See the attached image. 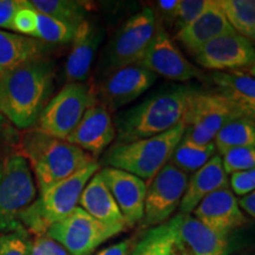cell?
I'll return each instance as SVG.
<instances>
[{
    "label": "cell",
    "mask_w": 255,
    "mask_h": 255,
    "mask_svg": "<svg viewBox=\"0 0 255 255\" xmlns=\"http://www.w3.org/2000/svg\"><path fill=\"white\" fill-rule=\"evenodd\" d=\"M157 20L150 7H144L122 25L105 50L102 65L108 72L138 64L157 32Z\"/></svg>",
    "instance_id": "8"
},
{
    "label": "cell",
    "mask_w": 255,
    "mask_h": 255,
    "mask_svg": "<svg viewBox=\"0 0 255 255\" xmlns=\"http://www.w3.org/2000/svg\"><path fill=\"white\" fill-rule=\"evenodd\" d=\"M229 186L232 191L239 196H246L255 190V167L251 170L231 175Z\"/></svg>",
    "instance_id": "35"
},
{
    "label": "cell",
    "mask_w": 255,
    "mask_h": 255,
    "mask_svg": "<svg viewBox=\"0 0 255 255\" xmlns=\"http://www.w3.org/2000/svg\"><path fill=\"white\" fill-rule=\"evenodd\" d=\"M226 174L251 170L255 167V148H234L221 155Z\"/></svg>",
    "instance_id": "32"
},
{
    "label": "cell",
    "mask_w": 255,
    "mask_h": 255,
    "mask_svg": "<svg viewBox=\"0 0 255 255\" xmlns=\"http://www.w3.org/2000/svg\"><path fill=\"white\" fill-rule=\"evenodd\" d=\"M32 244L30 233L24 227L4 233L0 234V255H31Z\"/></svg>",
    "instance_id": "31"
},
{
    "label": "cell",
    "mask_w": 255,
    "mask_h": 255,
    "mask_svg": "<svg viewBox=\"0 0 255 255\" xmlns=\"http://www.w3.org/2000/svg\"><path fill=\"white\" fill-rule=\"evenodd\" d=\"M194 90L182 85L159 89L131 109L120 113L114 122L117 142L129 143L157 136L183 122Z\"/></svg>",
    "instance_id": "2"
},
{
    "label": "cell",
    "mask_w": 255,
    "mask_h": 255,
    "mask_svg": "<svg viewBox=\"0 0 255 255\" xmlns=\"http://www.w3.org/2000/svg\"><path fill=\"white\" fill-rule=\"evenodd\" d=\"M178 4H180V0H159V1L156 2V6L158 7L161 14L164 15L168 21H173Z\"/></svg>",
    "instance_id": "40"
},
{
    "label": "cell",
    "mask_w": 255,
    "mask_h": 255,
    "mask_svg": "<svg viewBox=\"0 0 255 255\" xmlns=\"http://www.w3.org/2000/svg\"><path fill=\"white\" fill-rule=\"evenodd\" d=\"M210 81L216 87V94L235 104L255 101V78L241 71H212Z\"/></svg>",
    "instance_id": "24"
},
{
    "label": "cell",
    "mask_w": 255,
    "mask_h": 255,
    "mask_svg": "<svg viewBox=\"0 0 255 255\" xmlns=\"http://www.w3.org/2000/svg\"><path fill=\"white\" fill-rule=\"evenodd\" d=\"M120 234L77 207L69 216L47 229L46 237L60 245L70 255H90L103 242Z\"/></svg>",
    "instance_id": "9"
},
{
    "label": "cell",
    "mask_w": 255,
    "mask_h": 255,
    "mask_svg": "<svg viewBox=\"0 0 255 255\" xmlns=\"http://www.w3.org/2000/svg\"><path fill=\"white\" fill-rule=\"evenodd\" d=\"M138 64L156 76H163L171 81L186 82L201 76L200 70L182 55L161 25Z\"/></svg>",
    "instance_id": "14"
},
{
    "label": "cell",
    "mask_w": 255,
    "mask_h": 255,
    "mask_svg": "<svg viewBox=\"0 0 255 255\" xmlns=\"http://www.w3.org/2000/svg\"><path fill=\"white\" fill-rule=\"evenodd\" d=\"M131 252V240H124L104 248L97 255H129Z\"/></svg>",
    "instance_id": "39"
},
{
    "label": "cell",
    "mask_w": 255,
    "mask_h": 255,
    "mask_svg": "<svg viewBox=\"0 0 255 255\" xmlns=\"http://www.w3.org/2000/svg\"><path fill=\"white\" fill-rule=\"evenodd\" d=\"M241 116L244 115L234 102L216 92L194 90L188 103L184 122L202 128L215 138L216 133L226 124Z\"/></svg>",
    "instance_id": "15"
},
{
    "label": "cell",
    "mask_w": 255,
    "mask_h": 255,
    "mask_svg": "<svg viewBox=\"0 0 255 255\" xmlns=\"http://www.w3.org/2000/svg\"><path fill=\"white\" fill-rule=\"evenodd\" d=\"M235 32L223 13L219 0H213L208 8L193 23L177 31L176 39L189 52L196 55L209 41Z\"/></svg>",
    "instance_id": "20"
},
{
    "label": "cell",
    "mask_w": 255,
    "mask_h": 255,
    "mask_svg": "<svg viewBox=\"0 0 255 255\" xmlns=\"http://www.w3.org/2000/svg\"><path fill=\"white\" fill-rule=\"evenodd\" d=\"M37 199V187L27 161L19 152L0 157V234L24 227L20 216Z\"/></svg>",
    "instance_id": "6"
},
{
    "label": "cell",
    "mask_w": 255,
    "mask_h": 255,
    "mask_svg": "<svg viewBox=\"0 0 255 255\" xmlns=\"http://www.w3.org/2000/svg\"><path fill=\"white\" fill-rule=\"evenodd\" d=\"M102 39L103 31L90 21L84 20L76 28L71 41V51L65 64V77L68 83L87 81Z\"/></svg>",
    "instance_id": "19"
},
{
    "label": "cell",
    "mask_w": 255,
    "mask_h": 255,
    "mask_svg": "<svg viewBox=\"0 0 255 255\" xmlns=\"http://www.w3.org/2000/svg\"><path fill=\"white\" fill-rule=\"evenodd\" d=\"M98 169L100 164L94 161L78 173L39 193L20 216L24 228L38 237L45 235L51 226L62 221L77 208L83 189Z\"/></svg>",
    "instance_id": "5"
},
{
    "label": "cell",
    "mask_w": 255,
    "mask_h": 255,
    "mask_svg": "<svg viewBox=\"0 0 255 255\" xmlns=\"http://www.w3.org/2000/svg\"><path fill=\"white\" fill-rule=\"evenodd\" d=\"M76 27L49 15L37 12V30L34 38L43 43L66 44L72 41Z\"/></svg>",
    "instance_id": "30"
},
{
    "label": "cell",
    "mask_w": 255,
    "mask_h": 255,
    "mask_svg": "<svg viewBox=\"0 0 255 255\" xmlns=\"http://www.w3.org/2000/svg\"><path fill=\"white\" fill-rule=\"evenodd\" d=\"M244 70H245V71H241V72L246 73V75H248V76H251V77L255 78V60H254L253 63L251 64L250 66H248V68L244 69Z\"/></svg>",
    "instance_id": "43"
},
{
    "label": "cell",
    "mask_w": 255,
    "mask_h": 255,
    "mask_svg": "<svg viewBox=\"0 0 255 255\" xmlns=\"http://www.w3.org/2000/svg\"><path fill=\"white\" fill-rule=\"evenodd\" d=\"M95 103H97V96L90 85L87 83H66L62 90L47 102L37 122L38 129L47 135L66 139Z\"/></svg>",
    "instance_id": "7"
},
{
    "label": "cell",
    "mask_w": 255,
    "mask_h": 255,
    "mask_svg": "<svg viewBox=\"0 0 255 255\" xmlns=\"http://www.w3.org/2000/svg\"><path fill=\"white\" fill-rule=\"evenodd\" d=\"M187 184V173L171 163L165 164L146 184L143 225L156 227L167 221L180 207Z\"/></svg>",
    "instance_id": "10"
},
{
    "label": "cell",
    "mask_w": 255,
    "mask_h": 255,
    "mask_svg": "<svg viewBox=\"0 0 255 255\" xmlns=\"http://www.w3.org/2000/svg\"><path fill=\"white\" fill-rule=\"evenodd\" d=\"M214 144L219 155L234 148H255V122L246 116L231 121L216 133Z\"/></svg>",
    "instance_id": "25"
},
{
    "label": "cell",
    "mask_w": 255,
    "mask_h": 255,
    "mask_svg": "<svg viewBox=\"0 0 255 255\" xmlns=\"http://www.w3.org/2000/svg\"><path fill=\"white\" fill-rule=\"evenodd\" d=\"M37 30V12L28 5L25 0V5L18 9L11 23V31L17 32L20 36L34 38Z\"/></svg>",
    "instance_id": "34"
},
{
    "label": "cell",
    "mask_w": 255,
    "mask_h": 255,
    "mask_svg": "<svg viewBox=\"0 0 255 255\" xmlns=\"http://www.w3.org/2000/svg\"><path fill=\"white\" fill-rule=\"evenodd\" d=\"M100 174L116 201L127 226L132 227L141 222L144 215L145 181L124 170L110 167L103 168Z\"/></svg>",
    "instance_id": "16"
},
{
    "label": "cell",
    "mask_w": 255,
    "mask_h": 255,
    "mask_svg": "<svg viewBox=\"0 0 255 255\" xmlns=\"http://www.w3.org/2000/svg\"><path fill=\"white\" fill-rule=\"evenodd\" d=\"M202 68L212 71H239L255 60L254 44L237 32L209 41L195 55Z\"/></svg>",
    "instance_id": "13"
},
{
    "label": "cell",
    "mask_w": 255,
    "mask_h": 255,
    "mask_svg": "<svg viewBox=\"0 0 255 255\" xmlns=\"http://www.w3.org/2000/svg\"><path fill=\"white\" fill-rule=\"evenodd\" d=\"M129 255H178L170 223L164 222L146 231Z\"/></svg>",
    "instance_id": "26"
},
{
    "label": "cell",
    "mask_w": 255,
    "mask_h": 255,
    "mask_svg": "<svg viewBox=\"0 0 255 255\" xmlns=\"http://www.w3.org/2000/svg\"><path fill=\"white\" fill-rule=\"evenodd\" d=\"M31 255H70L60 245L46 235H39L32 244Z\"/></svg>",
    "instance_id": "37"
},
{
    "label": "cell",
    "mask_w": 255,
    "mask_h": 255,
    "mask_svg": "<svg viewBox=\"0 0 255 255\" xmlns=\"http://www.w3.org/2000/svg\"><path fill=\"white\" fill-rule=\"evenodd\" d=\"M19 135L12 123L0 113V152H6L11 146L18 144Z\"/></svg>",
    "instance_id": "36"
},
{
    "label": "cell",
    "mask_w": 255,
    "mask_h": 255,
    "mask_svg": "<svg viewBox=\"0 0 255 255\" xmlns=\"http://www.w3.org/2000/svg\"><path fill=\"white\" fill-rule=\"evenodd\" d=\"M227 187L229 181L223 169L222 158L220 155H215L188 181L187 189L178 207L180 214H190L205 197Z\"/></svg>",
    "instance_id": "22"
},
{
    "label": "cell",
    "mask_w": 255,
    "mask_h": 255,
    "mask_svg": "<svg viewBox=\"0 0 255 255\" xmlns=\"http://www.w3.org/2000/svg\"><path fill=\"white\" fill-rule=\"evenodd\" d=\"M157 76L141 64H133L108 72L100 83L97 101L108 110L131 103L154 84Z\"/></svg>",
    "instance_id": "12"
},
{
    "label": "cell",
    "mask_w": 255,
    "mask_h": 255,
    "mask_svg": "<svg viewBox=\"0 0 255 255\" xmlns=\"http://www.w3.org/2000/svg\"><path fill=\"white\" fill-rule=\"evenodd\" d=\"M223 13L237 33L255 43V0H219Z\"/></svg>",
    "instance_id": "27"
},
{
    "label": "cell",
    "mask_w": 255,
    "mask_h": 255,
    "mask_svg": "<svg viewBox=\"0 0 255 255\" xmlns=\"http://www.w3.org/2000/svg\"><path fill=\"white\" fill-rule=\"evenodd\" d=\"M116 138V129L110 111L100 102L85 113L76 129L65 141L97 157Z\"/></svg>",
    "instance_id": "18"
},
{
    "label": "cell",
    "mask_w": 255,
    "mask_h": 255,
    "mask_svg": "<svg viewBox=\"0 0 255 255\" xmlns=\"http://www.w3.org/2000/svg\"><path fill=\"white\" fill-rule=\"evenodd\" d=\"M173 229L178 255H229V235L216 233L190 214H177L168 221Z\"/></svg>",
    "instance_id": "11"
},
{
    "label": "cell",
    "mask_w": 255,
    "mask_h": 255,
    "mask_svg": "<svg viewBox=\"0 0 255 255\" xmlns=\"http://www.w3.org/2000/svg\"><path fill=\"white\" fill-rule=\"evenodd\" d=\"M186 122H181L167 132L149 138L110 146L103 158L107 167L124 170L143 181H150L169 163L171 155L182 139Z\"/></svg>",
    "instance_id": "4"
},
{
    "label": "cell",
    "mask_w": 255,
    "mask_h": 255,
    "mask_svg": "<svg viewBox=\"0 0 255 255\" xmlns=\"http://www.w3.org/2000/svg\"><path fill=\"white\" fill-rule=\"evenodd\" d=\"M17 145L36 177L39 193L96 161L78 146L47 135L38 128L24 130Z\"/></svg>",
    "instance_id": "3"
},
{
    "label": "cell",
    "mask_w": 255,
    "mask_h": 255,
    "mask_svg": "<svg viewBox=\"0 0 255 255\" xmlns=\"http://www.w3.org/2000/svg\"><path fill=\"white\" fill-rule=\"evenodd\" d=\"M24 5L25 0H0V28L11 30L12 19Z\"/></svg>",
    "instance_id": "38"
},
{
    "label": "cell",
    "mask_w": 255,
    "mask_h": 255,
    "mask_svg": "<svg viewBox=\"0 0 255 255\" xmlns=\"http://www.w3.org/2000/svg\"><path fill=\"white\" fill-rule=\"evenodd\" d=\"M194 216L216 233L229 235L247 223L232 189L222 188L205 197L194 209Z\"/></svg>",
    "instance_id": "17"
},
{
    "label": "cell",
    "mask_w": 255,
    "mask_h": 255,
    "mask_svg": "<svg viewBox=\"0 0 255 255\" xmlns=\"http://www.w3.org/2000/svg\"><path fill=\"white\" fill-rule=\"evenodd\" d=\"M28 5L38 13L49 15L77 28L85 20L87 9L73 0H30Z\"/></svg>",
    "instance_id": "28"
},
{
    "label": "cell",
    "mask_w": 255,
    "mask_h": 255,
    "mask_svg": "<svg viewBox=\"0 0 255 255\" xmlns=\"http://www.w3.org/2000/svg\"><path fill=\"white\" fill-rule=\"evenodd\" d=\"M216 152L218 151L214 143L206 146H197L181 139V142L175 148L169 163L184 173H191V171L195 173L215 155H218Z\"/></svg>",
    "instance_id": "29"
},
{
    "label": "cell",
    "mask_w": 255,
    "mask_h": 255,
    "mask_svg": "<svg viewBox=\"0 0 255 255\" xmlns=\"http://www.w3.org/2000/svg\"><path fill=\"white\" fill-rule=\"evenodd\" d=\"M43 41L0 30V77L28 60L45 56Z\"/></svg>",
    "instance_id": "23"
},
{
    "label": "cell",
    "mask_w": 255,
    "mask_h": 255,
    "mask_svg": "<svg viewBox=\"0 0 255 255\" xmlns=\"http://www.w3.org/2000/svg\"><path fill=\"white\" fill-rule=\"evenodd\" d=\"M237 105L244 116L248 117V119H251L252 121H254L255 122V101L250 102V103L237 104Z\"/></svg>",
    "instance_id": "42"
},
{
    "label": "cell",
    "mask_w": 255,
    "mask_h": 255,
    "mask_svg": "<svg viewBox=\"0 0 255 255\" xmlns=\"http://www.w3.org/2000/svg\"><path fill=\"white\" fill-rule=\"evenodd\" d=\"M78 203L89 215L107 227L119 233L126 229L127 223L122 213L100 173H96L90 178L82 191Z\"/></svg>",
    "instance_id": "21"
},
{
    "label": "cell",
    "mask_w": 255,
    "mask_h": 255,
    "mask_svg": "<svg viewBox=\"0 0 255 255\" xmlns=\"http://www.w3.org/2000/svg\"><path fill=\"white\" fill-rule=\"evenodd\" d=\"M239 206L241 209H244L248 215L255 218V190L252 191L246 196H242L239 200Z\"/></svg>",
    "instance_id": "41"
},
{
    "label": "cell",
    "mask_w": 255,
    "mask_h": 255,
    "mask_svg": "<svg viewBox=\"0 0 255 255\" xmlns=\"http://www.w3.org/2000/svg\"><path fill=\"white\" fill-rule=\"evenodd\" d=\"M213 0H180L176 13L171 23H174L177 31L182 30L187 25L193 23L212 4Z\"/></svg>",
    "instance_id": "33"
},
{
    "label": "cell",
    "mask_w": 255,
    "mask_h": 255,
    "mask_svg": "<svg viewBox=\"0 0 255 255\" xmlns=\"http://www.w3.org/2000/svg\"><path fill=\"white\" fill-rule=\"evenodd\" d=\"M53 78V64L45 56L28 60L1 76L0 113L15 129H31L52 94Z\"/></svg>",
    "instance_id": "1"
}]
</instances>
